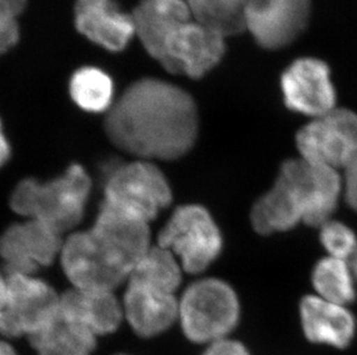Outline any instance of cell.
<instances>
[{
  "mask_svg": "<svg viewBox=\"0 0 357 355\" xmlns=\"http://www.w3.org/2000/svg\"><path fill=\"white\" fill-rule=\"evenodd\" d=\"M105 131L128 154L176 159L196 141V103L177 86L144 79L130 86L112 107L105 119Z\"/></svg>",
  "mask_w": 357,
  "mask_h": 355,
  "instance_id": "obj_1",
  "label": "cell"
},
{
  "mask_svg": "<svg viewBox=\"0 0 357 355\" xmlns=\"http://www.w3.org/2000/svg\"><path fill=\"white\" fill-rule=\"evenodd\" d=\"M91 188L87 172L72 165L64 175L44 184L34 179L21 181L10 196V207L61 235L80 223Z\"/></svg>",
  "mask_w": 357,
  "mask_h": 355,
  "instance_id": "obj_2",
  "label": "cell"
},
{
  "mask_svg": "<svg viewBox=\"0 0 357 355\" xmlns=\"http://www.w3.org/2000/svg\"><path fill=\"white\" fill-rule=\"evenodd\" d=\"M239 303L233 288L219 279H202L188 287L179 301L178 319L195 342H218L236 326Z\"/></svg>",
  "mask_w": 357,
  "mask_h": 355,
  "instance_id": "obj_3",
  "label": "cell"
},
{
  "mask_svg": "<svg viewBox=\"0 0 357 355\" xmlns=\"http://www.w3.org/2000/svg\"><path fill=\"white\" fill-rule=\"evenodd\" d=\"M275 184L289 200L302 223L319 228L330 221L342 191L337 170L303 158L287 161Z\"/></svg>",
  "mask_w": 357,
  "mask_h": 355,
  "instance_id": "obj_4",
  "label": "cell"
},
{
  "mask_svg": "<svg viewBox=\"0 0 357 355\" xmlns=\"http://www.w3.org/2000/svg\"><path fill=\"white\" fill-rule=\"evenodd\" d=\"M172 202V189L155 165L133 161L112 172L105 184L103 205L149 223Z\"/></svg>",
  "mask_w": 357,
  "mask_h": 355,
  "instance_id": "obj_5",
  "label": "cell"
},
{
  "mask_svg": "<svg viewBox=\"0 0 357 355\" xmlns=\"http://www.w3.org/2000/svg\"><path fill=\"white\" fill-rule=\"evenodd\" d=\"M159 246L178 258L183 270L199 274L222 249V238L211 214L199 205L176 209L159 235Z\"/></svg>",
  "mask_w": 357,
  "mask_h": 355,
  "instance_id": "obj_6",
  "label": "cell"
},
{
  "mask_svg": "<svg viewBox=\"0 0 357 355\" xmlns=\"http://www.w3.org/2000/svg\"><path fill=\"white\" fill-rule=\"evenodd\" d=\"M61 261L65 275L79 288L114 291L131 272L93 228L68 237L61 247Z\"/></svg>",
  "mask_w": 357,
  "mask_h": 355,
  "instance_id": "obj_7",
  "label": "cell"
},
{
  "mask_svg": "<svg viewBox=\"0 0 357 355\" xmlns=\"http://www.w3.org/2000/svg\"><path fill=\"white\" fill-rule=\"evenodd\" d=\"M296 143L305 161L344 168L357 154V114L335 107L305 125L297 133Z\"/></svg>",
  "mask_w": 357,
  "mask_h": 355,
  "instance_id": "obj_8",
  "label": "cell"
},
{
  "mask_svg": "<svg viewBox=\"0 0 357 355\" xmlns=\"http://www.w3.org/2000/svg\"><path fill=\"white\" fill-rule=\"evenodd\" d=\"M6 277L7 299L0 313V333L6 337H29L57 313L61 297L34 276Z\"/></svg>",
  "mask_w": 357,
  "mask_h": 355,
  "instance_id": "obj_9",
  "label": "cell"
},
{
  "mask_svg": "<svg viewBox=\"0 0 357 355\" xmlns=\"http://www.w3.org/2000/svg\"><path fill=\"white\" fill-rule=\"evenodd\" d=\"M311 12V0H248L245 31L265 50H281L303 34Z\"/></svg>",
  "mask_w": 357,
  "mask_h": 355,
  "instance_id": "obj_10",
  "label": "cell"
},
{
  "mask_svg": "<svg viewBox=\"0 0 357 355\" xmlns=\"http://www.w3.org/2000/svg\"><path fill=\"white\" fill-rule=\"evenodd\" d=\"M226 37L191 20L169 37L161 64L167 71L200 79L222 61Z\"/></svg>",
  "mask_w": 357,
  "mask_h": 355,
  "instance_id": "obj_11",
  "label": "cell"
},
{
  "mask_svg": "<svg viewBox=\"0 0 357 355\" xmlns=\"http://www.w3.org/2000/svg\"><path fill=\"white\" fill-rule=\"evenodd\" d=\"M280 86L288 109L317 118L335 109L337 93L330 66L318 58H298L283 71Z\"/></svg>",
  "mask_w": 357,
  "mask_h": 355,
  "instance_id": "obj_12",
  "label": "cell"
},
{
  "mask_svg": "<svg viewBox=\"0 0 357 355\" xmlns=\"http://www.w3.org/2000/svg\"><path fill=\"white\" fill-rule=\"evenodd\" d=\"M61 247V235L35 219L12 225L0 235V258L6 275L34 276L54 262Z\"/></svg>",
  "mask_w": 357,
  "mask_h": 355,
  "instance_id": "obj_13",
  "label": "cell"
},
{
  "mask_svg": "<svg viewBox=\"0 0 357 355\" xmlns=\"http://www.w3.org/2000/svg\"><path fill=\"white\" fill-rule=\"evenodd\" d=\"M75 20L81 34L114 52L124 50L135 34L133 17L121 12L114 0H79Z\"/></svg>",
  "mask_w": 357,
  "mask_h": 355,
  "instance_id": "obj_14",
  "label": "cell"
},
{
  "mask_svg": "<svg viewBox=\"0 0 357 355\" xmlns=\"http://www.w3.org/2000/svg\"><path fill=\"white\" fill-rule=\"evenodd\" d=\"M132 17L145 50L161 63L169 37L191 21V10L185 0H142Z\"/></svg>",
  "mask_w": 357,
  "mask_h": 355,
  "instance_id": "obj_15",
  "label": "cell"
},
{
  "mask_svg": "<svg viewBox=\"0 0 357 355\" xmlns=\"http://www.w3.org/2000/svg\"><path fill=\"white\" fill-rule=\"evenodd\" d=\"M178 306L175 294L128 282L123 312L135 333L149 338L172 326L178 317Z\"/></svg>",
  "mask_w": 357,
  "mask_h": 355,
  "instance_id": "obj_16",
  "label": "cell"
},
{
  "mask_svg": "<svg viewBox=\"0 0 357 355\" xmlns=\"http://www.w3.org/2000/svg\"><path fill=\"white\" fill-rule=\"evenodd\" d=\"M59 307L96 337L116 331L124 316L114 291L105 288L73 287L61 295Z\"/></svg>",
  "mask_w": 357,
  "mask_h": 355,
  "instance_id": "obj_17",
  "label": "cell"
},
{
  "mask_svg": "<svg viewBox=\"0 0 357 355\" xmlns=\"http://www.w3.org/2000/svg\"><path fill=\"white\" fill-rule=\"evenodd\" d=\"M300 313L304 333L310 342L344 349L354 337L355 320L344 306L310 295L301 302Z\"/></svg>",
  "mask_w": 357,
  "mask_h": 355,
  "instance_id": "obj_18",
  "label": "cell"
},
{
  "mask_svg": "<svg viewBox=\"0 0 357 355\" xmlns=\"http://www.w3.org/2000/svg\"><path fill=\"white\" fill-rule=\"evenodd\" d=\"M91 228L108 242L131 271L139 260L152 247L149 223L103 205Z\"/></svg>",
  "mask_w": 357,
  "mask_h": 355,
  "instance_id": "obj_19",
  "label": "cell"
},
{
  "mask_svg": "<svg viewBox=\"0 0 357 355\" xmlns=\"http://www.w3.org/2000/svg\"><path fill=\"white\" fill-rule=\"evenodd\" d=\"M28 338L38 355H91L96 346V336L61 307Z\"/></svg>",
  "mask_w": 357,
  "mask_h": 355,
  "instance_id": "obj_20",
  "label": "cell"
},
{
  "mask_svg": "<svg viewBox=\"0 0 357 355\" xmlns=\"http://www.w3.org/2000/svg\"><path fill=\"white\" fill-rule=\"evenodd\" d=\"M182 265L175 255L161 246L151 247L132 269L128 282L175 294L182 279Z\"/></svg>",
  "mask_w": 357,
  "mask_h": 355,
  "instance_id": "obj_21",
  "label": "cell"
},
{
  "mask_svg": "<svg viewBox=\"0 0 357 355\" xmlns=\"http://www.w3.org/2000/svg\"><path fill=\"white\" fill-rule=\"evenodd\" d=\"M191 15L225 37L245 31L248 0H185Z\"/></svg>",
  "mask_w": 357,
  "mask_h": 355,
  "instance_id": "obj_22",
  "label": "cell"
},
{
  "mask_svg": "<svg viewBox=\"0 0 357 355\" xmlns=\"http://www.w3.org/2000/svg\"><path fill=\"white\" fill-rule=\"evenodd\" d=\"M355 276L351 263L340 258H323L314 267L312 283L319 298L346 306L355 299Z\"/></svg>",
  "mask_w": 357,
  "mask_h": 355,
  "instance_id": "obj_23",
  "label": "cell"
},
{
  "mask_svg": "<svg viewBox=\"0 0 357 355\" xmlns=\"http://www.w3.org/2000/svg\"><path fill=\"white\" fill-rule=\"evenodd\" d=\"M70 91L75 104L88 112H103L112 104L114 84L108 74L84 68L72 77Z\"/></svg>",
  "mask_w": 357,
  "mask_h": 355,
  "instance_id": "obj_24",
  "label": "cell"
},
{
  "mask_svg": "<svg viewBox=\"0 0 357 355\" xmlns=\"http://www.w3.org/2000/svg\"><path fill=\"white\" fill-rule=\"evenodd\" d=\"M320 242L331 258L349 261L357 249L354 232L341 221H330L320 226Z\"/></svg>",
  "mask_w": 357,
  "mask_h": 355,
  "instance_id": "obj_25",
  "label": "cell"
},
{
  "mask_svg": "<svg viewBox=\"0 0 357 355\" xmlns=\"http://www.w3.org/2000/svg\"><path fill=\"white\" fill-rule=\"evenodd\" d=\"M344 170V198L349 207L357 212V154Z\"/></svg>",
  "mask_w": 357,
  "mask_h": 355,
  "instance_id": "obj_26",
  "label": "cell"
},
{
  "mask_svg": "<svg viewBox=\"0 0 357 355\" xmlns=\"http://www.w3.org/2000/svg\"><path fill=\"white\" fill-rule=\"evenodd\" d=\"M17 20H0V54L10 50L19 40Z\"/></svg>",
  "mask_w": 357,
  "mask_h": 355,
  "instance_id": "obj_27",
  "label": "cell"
},
{
  "mask_svg": "<svg viewBox=\"0 0 357 355\" xmlns=\"http://www.w3.org/2000/svg\"><path fill=\"white\" fill-rule=\"evenodd\" d=\"M202 355H250V353L241 342L225 338L212 342Z\"/></svg>",
  "mask_w": 357,
  "mask_h": 355,
  "instance_id": "obj_28",
  "label": "cell"
},
{
  "mask_svg": "<svg viewBox=\"0 0 357 355\" xmlns=\"http://www.w3.org/2000/svg\"><path fill=\"white\" fill-rule=\"evenodd\" d=\"M27 0H0V20H17Z\"/></svg>",
  "mask_w": 357,
  "mask_h": 355,
  "instance_id": "obj_29",
  "label": "cell"
},
{
  "mask_svg": "<svg viewBox=\"0 0 357 355\" xmlns=\"http://www.w3.org/2000/svg\"><path fill=\"white\" fill-rule=\"evenodd\" d=\"M8 157H10V145L3 136L1 124H0V166L8 159Z\"/></svg>",
  "mask_w": 357,
  "mask_h": 355,
  "instance_id": "obj_30",
  "label": "cell"
},
{
  "mask_svg": "<svg viewBox=\"0 0 357 355\" xmlns=\"http://www.w3.org/2000/svg\"><path fill=\"white\" fill-rule=\"evenodd\" d=\"M7 299V277L0 272V313L3 312Z\"/></svg>",
  "mask_w": 357,
  "mask_h": 355,
  "instance_id": "obj_31",
  "label": "cell"
},
{
  "mask_svg": "<svg viewBox=\"0 0 357 355\" xmlns=\"http://www.w3.org/2000/svg\"><path fill=\"white\" fill-rule=\"evenodd\" d=\"M0 355H17L12 346L0 340Z\"/></svg>",
  "mask_w": 357,
  "mask_h": 355,
  "instance_id": "obj_32",
  "label": "cell"
},
{
  "mask_svg": "<svg viewBox=\"0 0 357 355\" xmlns=\"http://www.w3.org/2000/svg\"><path fill=\"white\" fill-rule=\"evenodd\" d=\"M351 270H353V274H354L355 278L357 279V249L356 253H355L354 256L351 260Z\"/></svg>",
  "mask_w": 357,
  "mask_h": 355,
  "instance_id": "obj_33",
  "label": "cell"
},
{
  "mask_svg": "<svg viewBox=\"0 0 357 355\" xmlns=\"http://www.w3.org/2000/svg\"><path fill=\"white\" fill-rule=\"evenodd\" d=\"M117 355H128V354H117Z\"/></svg>",
  "mask_w": 357,
  "mask_h": 355,
  "instance_id": "obj_34",
  "label": "cell"
}]
</instances>
